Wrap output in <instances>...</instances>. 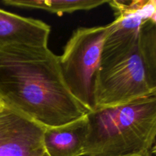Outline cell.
Wrapping results in <instances>:
<instances>
[{
  "mask_svg": "<svg viewBox=\"0 0 156 156\" xmlns=\"http://www.w3.org/2000/svg\"><path fill=\"white\" fill-rule=\"evenodd\" d=\"M0 99L45 128L66 125L87 114L67 88L59 56L48 46L0 47Z\"/></svg>",
  "mask_w": 156,
  "mask_h": 156,
  "instance_id": "cell-1",
  "label": "cell"
},
{
  "mask_svg": "<svg viewBox=\"0 0 156 156\" xmlns=\"http://www.w3.org/2000/svg\"><path fill=\"white\" fill-rule=\"evenodd\" d=\"M88 132L82 156H129L154 152L156 93L86 114Z\"/></svg>",
  "mask_w": 156,
  "mask_h": 156,
  "instance_id": "cell-2",
  "label": "cell"
},
{
  "mask_svg": "<svg viewBox=\"0 0 156 156\" xmlns=\"http://www.w3.org/2000/svg\"><path fill=\"white\" fill-rule=\"evenodd\" d=\"M156 93V21L145 24L135 50L98 73L94 110L123 105Z\"/></svg>",
  "mask_w": 156,
  "mask_h": 156,
  "instance_id": "cell-3",
  "label": "cell"
},
{
  "mask_svg": "<svg viewBox=\"0 0 156 156\" xmlns=\"http://www.w3.org/2000/svg\"><path fill=\"white\" fill-rule=\"evenodd\" d=\"M109 29L110 24L76 29L59 56L64 82L87 113L94 111L96 79L102 46Z\"/></svg>",
  "mask_w": 156,
  "mask_h": 156,
  "instance_id": "cell-4",
  "label": "cell"
},
{
  "mask_svg": "<svg viewBox=\"0 0 156 156\" xmlns=\"http://www.w3.org/2000/svg\"><path fill=\"white\" fill-rule=\"evenodd\" d=\"M115 19L104 41L100 69H105L129 56L136 47L146 23L156 21L155 0H110Z\"/></svg>",
  "mask_w": 156,
  "mask_h": 156,
  "instance_id": "cell-5",
  "label": "cell"
},
{
  "mask_svg": "<svg viewBox=\"0 0 156 156\" xmlns=\"http://www.w3.org/2000/svg\"><path fill=\"white\" fill-rule=\"evenodd\" d=\"M45 127L5 106L0 111V156H47Z\"/></svg>",
  "mask_w": 156,
  "mask_h": 156,
  "instance_id": "cell-6",
  "label": "cell"
},
{
  "mask_svg": "<svg viewBox=\"0 0 156 156\" xmlns=\"http://www.w3.org/2000/svg\"><path fill=\"white\" fill-rule=\"evenodd\" d=\"M50 27L44 21L0 9V47L13 44L48 46Z\"/></svg>",
  "mask_w": 156,
  "mask_h": 156,
  "instance_id": "cell-7",
  "label": "cell"
},
{
  "mask_svg": "<svg viewBox=\"0 0 156 156\" xmlns=\"http://www.w3.org/2000/svg\"><path fill=\"white\" fill-rule=\"evenodd\" d=\"M88 132L86 114L62 126L44 129L43 145L47 156H82Z\"/></svg>",
  "mask_w": 156,
  "mask_h": 156,
  "instance_id": "cell-8",
  "label": "cell"
},
{
  "mask_svg": "<svg viewBox=\"0 0 156 156\" xmlns=\"http://www.w3.org/2000/svg\"><path fill=\"white\" fill-rule=\"evenodd\" d=\"M110 0H5L3 3L15 7L36 9L61 15L76 11L95 9Z\"/></svg>",
  "mask_w": 156,
  "mask_h": 156,
  "instance_id": "cell-9",
  "label": "cell"
},
{
  "mask_svg": "<svg viewBox=\"0 0 156 156\" xmlns=\"http://www.w3.org/2000/svg\"><path fill=\"white\" fill-rule=\"evenodd\" d=\"M154 152H145V153L142 154H138V155H129V156H152Z\"/></svg>",
  "mask_w": 156,
  "mask_h": 156,
  "instance_id": "cell-10",
  "label": "cell"
},
{
  "mask_svg": "<svg viewBox=\"0 0 156 156\" xmlns=\"http://www.w3.org/2000/svg\"><path fill=\"white\" fill-rule=\"evenodd\" d=\"M4 108H5V105L3 104V102L2 101L1 99H0V111H1Z\"/></svg>",
  "mask_w": 156,
  "mask_h": 156,
  "instance_id": "cell-11",
  "label": "cell"
}]
</instances>
